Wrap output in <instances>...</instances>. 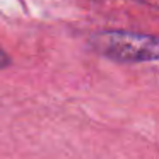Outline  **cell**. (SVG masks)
<instances>
[{"instance_id": "cell-1", "label": "cell", "mask_w": 159, "mask_h": 159, "mask_svg": "<svg viewBox=\"0 0 159 159\" xmlns=\"http://www.w3.org/2000/svg\"><path fill=\"white\" fill-rule=\"evenodd\" d=\"M93 45L103 57L120 63L156 62L159 43L152 34L130 31H104L94 36Z\"/></svg>"}, {"instance_id": "cell-2", "label": "cell", "mask_w": 159, "mask_h": 159, "mask_svg": "<svg viewBox=\"0 0 159 159\" xmlns=\"http://www.w3.org/2000/svg\"><path fill=\"white\" fill-rule=\"evenodd\" d=\"M11 65V57L5 53V50L0 46V69H7Z\"/></svg>"}]
</instances>
